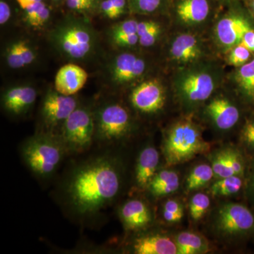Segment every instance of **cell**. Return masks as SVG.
Returning <instances> with one entry per match:
<instances>
[{
    "label": "cell",
    "mask_w": 254,
    "mask_h": 254,
    "mask_svg": "<svg viewBox=\"0 0 254 254\" xmlns=\"http://www.w3.org/2000/svg\"><path fill=\"white\" fill-rule=\"evenodd\" d=\"M94 113V146L121 148L133 131V123L128 110L120 103L109 102L98 107Z\"/></svg>",
    "instance_id": "obj_3"
},
{
    "label": "cell",
    "mask_w": 254,
    "mask_h": 254,
    "mask_svg": "<svg viewBox=\"0 0 254 254\" xmlns=\"http://www.w3.org/2000/svg\"><path fill=\"white\" fill-rule=\"evenodd\" d=\"M237 79L247 94L254 96V60L241 66Z\"/></svg>",
    "instance_id": "obj_27"
},
{
    "label": "cell",
    "mask_w": 254,
    "mask_h": 254,
    "mask_svg": "<svg viewBox=\"0 0 254 254\" xmlns=\"http://www.w3.org/2000/svg\"><path fill=\"white\" fill-rule=\"evenodd\" d=\"M118 215L127 232L147 230L153 222V214L149 205L140 198H130L119 205Z\"/></svg>",
    "instance_id": "obj_10"
},
{
    "label": "cell",
    "mask_w": 254,
    "mask_h": 254,
    "mask_svg": "<svg viewBox=\"0 0 254 254\" xmlns=\"http://www.w3.org/2000/svg\"><path fill=\"white\" fill-rule=\"evenodd\" d=\"M251 53L252 52L246 47L241 44L237 45L232 50L229 57V62L234 66H242L250 60Z\"/></svg>",
    "instance_id": "obj_35"
},
{
    "label": "cell",
    "mask_w": 254,
    "mask_h": 254,
    "mask_svg": "<svg viewBox=\"0 0 254 254\" xmlns=\"http://www.w3.org/2000/svg\"><path fill=\"white\" fill-rule=\"evenodd\" d=\"M170 53L173 59L187 63L193 61L199 57L200 50L198 41L190 34H182L177 37L172 44Z\"/></svg>",
    "instance_id": "obj_22"
},
{
    "label": "cell",
    "mask_w": 254,
    "mask_h": 254,
    "mask_svg": "<svg viewBox=\"0 0 254 254\" xmlns=\"http://www.w3.org/2000/svg\"><path fill=\"white\" fill-rule=\"evenodd\" d=\"M243 186L240 176H230L219 179L210 187V191L215 196H229L238 193Z\"/></svg>",
    "instance_id": "obj_26"
},
{
    "label": "cell",
    "mask_w": 254,
    "mask_h": 254,
    "mask_svg": "<svg viewBox=\"0 0 254 254\" xmlns=\"http://www.w3.org/2000/svg\"><path fill=\"white\" fill-rule=\"evenodd\" d=\"M19 152L25 166L41 182L53 180L68 158L59 137L39 132L25 139Z\"/></svg>",
    "instance_id": "obj_2"
},
{
    "label": "cell",
    "mask_w": 254,
    "mask_h": 254,
    "mask_svg": "<svg viewBox=\"0 0 254 254\" xmlns=\"http://www.w3.org/2000/svg\"><path fill=\"white\" fill-rule=\"evenodd\" d=\"M130 100L140 113L152 115L160 111L165 105V92L156 81L143 82L131 92Z\"/></svg>",
    "instance_id": "obj_11"
},
{
    "label": "cell",
    "mask_w": 254,
    "mask_h": 254,
    "mask_svg": "<svg viewBox=\"0 0 254 254\" xmlns=\"http://www.w3.org/2000/svg\"><path fill=\"white\" fill-rule=\"evenodd\" d=\"M5 58L10 68L18 69L31 64L36 59V53L28 42L18 40L8 47Z\"/></svg>",
    "instance_id": "obj_19"
},
{
    "label": "cell",
    "mask_w": 254,
    "mask_h": 254,
    "mask_svg": "<svg viewBox=\"0 0 254 254\" xmlns=\"http://www.w3.org/2000/svg\"><path fill=\"white\" fill-rule=\"evenodd\" d=\"M120 150L94 146L88 153L71 157L52 195L70 221L93 227L118 203L126 181V165Z\"/></svg>",
    "instance_id": "obj_1"
},
{
    "label": "cell",
    "mask_w": 254,
    "mask_h": 254,
    "mask_svg": "<svg viewBox=\"0 0 254 254\" xmlns=\"http://www.w3.org/2000/svg\"><path fill=\"white\" fill-rule=\"evenodd\" d=\"M145 63L136 55L125 53L115 59L112 68V74L115 83L125 84L137 79L143 74Z\"/></svg>",
    "instance_id": "obj_15"
},
{
    "label": "cell",
    "mask_w": 254,
    "mask_h": 254,
    "mask_svg": "<svg viewBox=\"0 0 254 254\" xmlns=\"http://www.w3.org/2000/svg\"><path fill=\"white\" fill-rule=\"evenodd\" d=\"M138 41H139V38H138V34L133 33V34L123 37L114 43L120 47H130L135 46L137 43H138Z\"/></svg>",
    "instance_id": "obj_38"
},
{
    "label": "cell",
    "mask_w": 254,
    "mask_h": 254,
    "mask_svg": "<svg viewBox=\"0 0 254 254\" xmlns=\"http://www.w3.org/2000/svg\"><path fill=\"white\" fill-rule=\"evenodd\" d=\"M208 149L209 144L198 127L190 121L183 120L175 124L164 138L163 155L170 165L185 163Z\"/></svg>",
    "instance_id": "obj_4"
},
{
    "label": "cell",
    "mask_w": 254,
    "mask_h": 254,
    "mask_svg": "<svg viewBox=\"0 0 254 254\" xmlns=\"http://www.w3.org/2000/svg\"><path fill=\"white\" fill-rule=\"evenodd\" d=\"M53 1H61V0H53Z\"/></svg>",
    "instance_id": "obj_44"
},
{
    "label": "cell",
    "mask_w": 254,
    "mask_h": 254,
    "mask_svg": "<svg viewBox=\"0 0 254 254\" xmlns=\"http://www.w3.org/2000/svg\"><path fill=\"white\" fill-rule=\"evenodd\" d=\"M127 0H103L99 4L100 12L109 19H116L125 14Z\"/></svg>",
    "instance_id": "obj_28"
},
{
    "label": "cell",
    "mask_w": 254,
    "mask_h": 254,
    "mask_svg": "<svg viewBox=\"0 0 254 254\" xmlns=\"http://www.w3.org/2000/svg\"><path fill=\"white\" fill-rule=\"evenodd\" d=\"M211 224L218 237L224 240H235L254 232V215L245 205L223 203L214 212Z\"/></svg>",
    "instance_id": "obj_7"
},
{
    "label": "cell",
    "mask_w": 254,
    "mask_h": 254,
    "mask_svg": "<svg viewBox=\"0 0 254 254\" xmlns=\"http://www.w3.org/2000/svg\"><path fill=\"white\" fill-rule=\"evenodd\" d=\"M68 9L76 12H89L98 6V2L88 0H66Z\"/></svg>",
    "instance_id": "obj_37"
},
{
    "label": "cell",
    "mask_w": 254,
    "mask_h": 254,
    "mask_svg": "<svg viewBox=\"0 0 254 254\" xmlns=\"http://www.w3.org/2000/svg\"><path fill=\"white\" fill-rule=\"evenodd\" d=\"M214 88L213 78L205 73L190 74L182 84L184 96L190 103H200L208 99L213 93Z\"/></svg>",
    "instance_id": "obj_16"
},
{
    "label": "cell",
    "mask_w": 254,
    "mask_h": 254,
    "mask_svg": "<svg viewBox=\"0 0 254 254\" xmlns=\"http://www.w3.org/2000/svg\"><path fill=\"white\" fill-rule=\"evenodd\" d=\"M162 216L168 223H177L181 221L184 216L183 206L176 200L170 199L164 203Z\"/></svg>",
    "instance_id": "obj_31"
},
{
    "label": "cell",
    "mask_w": 254,
    "mask_h": 254,
    "mask_svg": "<svg viewBox=\"0 0 254 254\" xmlns=\"http://www.w3.org/2000/svg\"><path fill=\"white\" fill-rule=\"evenodd\" d=\"M241 45L246 47L247 49L250 50L251 52L254 53V31L250 28L246 32L244 35L243 38L240 43Z\"/></svg>",
    "instance_id": "obj_41"
},
{
    "label": "cell",
    "mask_w": 254,
    "mask_h": 254,
    "mask_svg": "<svg viewBox=\"0 0 254 254\" xmlns=\"http://www.w3.org/2000/svg\"><path fill=\"white\" fill-rule=\"evenodd\" d=\"M210 205V200L208 195L203 193H195L190 204V215L195 221L199 220L204 216Z\"/></svg>",
    "instance_id": "obj_29"
},
{
    "label": "cell",
    "mask_w": 254,
    "mask_h": 254,
    "mask_svg": "<svg viewBox=\"0 0 254 254\" xmlns=\"http://www.w3.org/2000/svg\"><path fill=\"white\" fill-rule=\"evenodd\" d=\"M176 11L184 22L200 23L208 17L210 4L208 0H180Z\"/></svg>",
    "instance_id": "obj_21"
},
{
    "label": "cell",
    "mask_w": 254,
    "mask_h": 254,
    "mask_svg": "<svg viewBox=\"0 0 254 254\" xmlns=\"http://www.w3.org/2000/svg\"><path fill=\"white\" fill-rule=\"evenodd\" d=\"M50 39L62 55L73 60L88 58L96 45L93 29L87 23L75 19L65 21L55 28Z\"/></svg>",
    "instance_id": "obj_6"
},
{
    "label": "cell",
    "mask_w": 254,
    "mask_h": 254,
    "mask_svg": "<svg viewBox=\"0 0 254 254\" xmlns=\"http://www.w3.org/2000/svg\"><path fill=\"white\" fill-rule=\"evenodd\" d=\"M94 110L78 105L64 123L58 137L68 158L88 153L95 145Z\"/></svg>",
    "instance_id": "obj_5"
},
{
    "label": "cell",
    "mask_w": 254,
    "mask_h": 254,
    "mask_svg": "<svg viewBox=\"0 0 254 254\" xmlns=\"http://www.w3.org/2000/svg\"><path fill=\"white\" fill-rule=\"evenodd\" d=\"M137 235L126 242L124 251L134 254H178L175 240L158 232H136Z\"/></svg>",
    "instance_id": "obj_9"
},
{
    "label": "cell",
    "mask_w": 254,
    "mask_h": 254,
    "mask_svg": "<svg viewBox=\"0 0 254 254\" xmlns=\"http://www.w3.org/2000/svg\"><path fill=\"white\" fill-rule=\"evenodd\" d=\"M243 138L247 145L254 147V122L248 124L243 131Z\"/></svg>",
    "instance_id": "obj_40"
},
{
    "label": "cell",
    "mask_w": 254,
    "mask_h": 254,
    "mask_svg": "<svg viewBox=\"0 0 254 254\" xmlns=\"http://www.w3.org/2000/svg\"><path fill=\"white\" fill-rule=\"evenodd\" d=\"M250 28L245 18L232 15L219 21L216 26V34L223 46L231 47L240 44L244 35Z\"/></svg>",
    "instance_id": "obj_17"
},
{
    "label": "cell",
    "mask_w": 254,
    "mask_h": 254,
    "mask_svg": "<svg viewBox=\"0 0 254 254\" xmlns=\"http://www.w3.org/2000/svg\"><path fill=\"white\" fill-rule=\"evenodd\" d=\"M249 190H250L252 196L254 197V166L252 169V173H251L250 182H249Z\"/></svg>",
    "instance_id": "obj_42"
},
{
    "label": "cell",
    "mask_w": 254,
    "mask_h": 254,
    "mask_svg": "<svg viewBox=\"0 0 254 254\" xmlns=\"http://www.w3.org/2000/svg\"><path fill=\"white\" fill-rule=\"evenodd\" d=\"M214 177L212 166L208 164H200L190 171L187 179V190L191 191L206 185Z\"/></svg>",
    "instance_id": "obj_25"
},
{
    "label": "cell",
    "mask_w": 254,
    "mask_h": 254,
    "mask_svg": "<svg viewBox=\"0 0 254 254\" xmlns=\"http://www.w3.org/2000/svg\"><path fill=\"white\" fill-rule=\"evenodd\" d=\"M26 21L33 28H41L50 19V10L43 1H36L23 9Z\"/></svg>",
    "instance_id": "obj_24"
},
{
    "label": "cell",
    "mask_w": 254,
    "mask_h": 254,
    "mask_svg": "<svg viewBox=\"0 0 254 254\" xmlns=\"http://www.w3.org/2000/svg\"><path fill=\"white\" fill-rule=\"evenodd\" d=\"M130 6L138 12L150 14L158 9L162 0H127Z\"/></svg>",
    "instance_id": "obj_34"
},
{
    "label": "cell",
    "mask_w": 254,
    "mask_h": 254,
    "mask_svg": "<svg viewBox=\"0 0 254 254\" xmlns=\"http://www.w3.org/2000/svg\"><path fill=\"white\" fill-rule=\"evenodd\" d=\"M206 110L216 127L222 130L232 128L240 118L238 109L224 98H218L210 102Z\"/></svg>",
    "instance_id": "obj_18"
},
{
    "label": "cell",
    "mask_w": 254,
    "mask_h": 254,
    "mask_svg": "<svg viewBox=\"0 0 254 254\" xmlns=\"http://www.w3.org/2000/svg\"><path fill=\"white\" fill-rule=\"evenodd\" d=\"M88 73L81 66L68 64L60 68L55 78V89L63 95H73L83 88Z\"/></svg>",
    "instance_id": "obj_14"
},
{
    "label": "cell",
    "mask_w": 254,
    "mask_h": 254,
    "mask_svg": "<svg viewBox=\"0 0 254 254\" xmlns=\"http://www.w3.org/2000/svg\"><path fill=\"white\" fill-rule=\"evenodd\" d=\"M180 185V177L176 172L170 170H159L150 182L146 191L155 198H161L176 191Z\"/></svg>",
    "instance_id": "obj_20"
},
{
    "label": "cell",
    "mask_w": 254,
    "mask_h": 254,
    "mask_svg": "<svg viewBox=\"0 0 254 254\" xmlns=\"http://www.w3.org/2000/svg\"><path fill=\"white\" fill-rule=\"evenodd\" d=\"M160 154L153 145L148 143L140 150L135 165L134 185L138 190H146L158 171Z\"/></svg>",
    "instance_id": "obj_13"
},
{
    "label": "cell",
    "mask_w": 254,
    "mask_h": 254,
    "mask_svg": "<svg viewBox=\"0 0 254 254\" xmlns=\"http://www.w3.org/2000/svg\"><path fill=\"white\" fill-rule=\"evenodd\" d=\"M37 95L36 90L31 86L11 87L3 93L1 106L11 116H23L34 105Z\"/></svg>",
    "instance_id": "obj_12"
},
{
    "label": "cell",
    "mask_w": 254,
    "mask_h": 254,
    "mask_svg": "<svg viewBox=\"0 0 254 254\" xmlns=\"http://www.w3.org/2000/svg\"><path fill=\"white\" fill-rule=\"evenodd\" d=\"M79 105L73 95L62 94L56 90H49L42 100L41 127L37 132L58 136L65 120Z\"/></svg>",
    "instance_id": "obj_8"
},
{
    "label": "cell",
    "mask_w": 254,
    "mask_h": 254,
    "mask_svg": "<svg viewBox=\"0 0 254 254\" xmlns=\"http://www.w3.org/2000/svg\"><path fill=\"white\" fill-rule=\"evenodd\" d=\"M229 168L232 176H241L244 172V162L242 155L234 148H226Z\"/></svg>",
    "instance_id": "obj_32"
},
{
    "label": "cell",
    "mask_w": 254,
    "mask_h": 254,
    "mask_svg": "<svg viewBox=\"0 0 254 254\" xmlns=\"http://www.w3.org/2000/svg\"><path fill=\"white\" fill-rule=\"evenodd\" d=\"M160 32V26L158 23L153 22V24L148 28V30L145 33L138 37L139 38L138 43L143 47L153 46L158 39Z\"/></svg>",
    "instance_id": "obj_36"
},
{
    "label": "cell",
    "mask_w": 254,
    "mask_h": 254,
    "mask_svg": "<svg viewBox=\"0 0 254 254\" xmlns=\"http://www.w3.org/2000/svg\"><path fill=\"white\" fill-rule=\"evenodd\" d=\"M251 6L254 11V0H251Z\"/></svg>",
    "instance_id": "obj_43"
},
{
    "label": "cell",
    "mask_w": 254,
    "mask_h": 254,
    "mask_svg": "<svg viewBox=\"0 0 254 254\" xmlns=\"http://www.w3.org/2000/svg\"><path fill=\"white\" fill-rule=\"evenodd\" d=\"M211 163L214 177L221 179L232 176L229 168L226 148L215 152L212 155Z\"/></svg>",
    "instance_id": "obj_30"
},
{
    "label": "cell",
    "mask_w": 254,
    "mask_h": 254,
    "mask_svg": "<svg viewBox=\"0 0 254 254\" xmlns=\"http://www.w3.org/2000/svg\"><path fill=\"white\" fill-rule=\"evenodd\" d=\"M138 23V22L135 20H127L115 26L112 31V38L113 41L115 42L128 35L137 33Z\"/></svg>",
    "instance_id": "obj_33"
},
{
    "label": "cell",
    "mask_w": 254,
    "mask_h": 254,
    "mask_svg": "<svg viewBox=\"0 0 254 254\" xmlns=\"http://www.w3.org/2000/svg\"><path fill=\"white\" fill-rule=\"evenodd\" d=\"M11 11L10 6L4 0L0 1V24L4 25L11 17Z\"/></svg>",
    "instance_id": "obj_39"
},
{
    "label": "cell",
    "mask_w": 254,
    "mask_h": 254,
    "mask_svg": "<svg viewBox=\"0 0 254 254\" xmlns=\"http://www.w3.org/2000/svg\"><path fill=\"white\" fill-rule=\"evenodd\" d=\"M178 254H202L210 250L204 237L192 232H182L175 239Z\"/></svg>",
    "instance_id": "obj_23"
}]
</instances>
